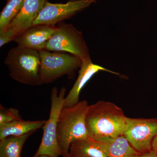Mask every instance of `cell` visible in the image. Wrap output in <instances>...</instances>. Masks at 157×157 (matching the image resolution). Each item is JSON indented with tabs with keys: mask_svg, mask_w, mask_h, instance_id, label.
I'll use <instances>...</instances> for the list:
<instances>
[{
	"mask_svg": "<svg viewBox=\"0 0 157 157\" xmlns=\"http://www.w3.org/2000/svg\"><path fill=\"white\" fill-rule=\"evenodd\" d=\"M46 121H14L10 123L0 125V140L9 136H20L42 128Z\"/></svg>",
	"mask_w": 157,
	"mask_h": 157,
	"instance_id": "13",
	"label": "cell"
},
{
	"mask_svg": "<svg viewBox=\"0 0 157 157\" xmlns=\"http://www.w3.org/2000/svg\"><path fill=\"white\" fill-rule=\"evenodd\" d=\"M46 1L47 0H25L19 13L5 31L11 32L16 37L32 26Z\"/></svg>",
	"mask_w": 157,
	"mask_h": 157,
	"instance_id": "11",
	"label": "cell"
},
{
	"mask_svg": "<svg viewBox=\"0 0 157 157\" xmlns=\"http://www.w3.org/2000/svg\"><path fill=\"white\" fill-rule=\"evenodd\" d=\"M5 63L14 80L32 86L41 85L39 51L17 45L9 50Z\"/></svg>",
	"mask_w": 157,
	"mask_h": 157,
	"instance_id": "3",
	"label": "cell"
},
{
	"mask_svg": "<svg viewBox=\"0 0 157 157\" xmlns=\"http://www.w3.org/2000/svg\"><path fill=\"white\" fill-rule=\"evenodd\" d=\"M56 29L55 25H34L15 37L14 42L18 46L40 51L45 50L46 44Z\"/></svg>",
	"mask_w": 157,
	"mask_h": 157,
	"instance_id": "9",
	"label": "cell"
},
{
	"mask_svg": "<svg viewBox=\"0 0 157 157\" xmlns=\"http://www.w3.org/2000/svg\"><path fill=\"white\" fill-rule=\"evenodd\" d=\"M66 89L62 88L58 92L56 87H53L51 94V107L49 118L42 128L43 136L39 148L33 156L41 155L49 157L63 156L57 140L58 121L61 110L63 107Z\"/></svg>",
	"mask_w": 157,
	"mask_h": 157,
	"instance_id": "4",
	"label": "cell"
},
{
	"mask_svg": "<svg viewBox=\"0 0 157 157\" xmlns=\"http://www.w3.org/2000/svg\"><path fill=\"white\" fill-rule=\"evenodd\" d=\"M25 0H8L0 14V33L5 30L19 13Z\"/></svg>",
	"mask_w": 157,
	"mask_h": 157,
	"instance_id": "16",
	"label": "cell"
},
{
	"mask_svg": "<svg viewBox=\"0 0 157 157\" xmlns=\"http://www.w3.org/2000/svg\"><path fill=\"white\" fill-rule=\"evenodd\" d=\"M15 35L9 31H4L0 33V47H2L7 43L15 39Z\"/></svg>",
	"mask_w": 157,
	"mask_h": 157,
	"instance_id": "18",
	"label": "cell"
},
{
	"mask_svg": "<svg viewBox=\"0 0 157 157\" xmlns=\"http://www.w3.org/2000/svg\"><path fill=\"white\" fill-rule=\"evenodd\" d=\"M18 109L14 108H6L0 105V125L10 123L21 120Z\"/></svg>",
	"mask_w": 157,
	"mask_h": 157,
	"instance_id": "17",
	"label": "cell"
},
{
	"mask_svg": "<svg viewBox=\"0 0 157 157\" xmlns=\"http://www.w3.org/2000/svg\"><path fill=\"white\" fill-rule=\"evenodd\" d=\"M39 53L41 85L52 83L65 75L72 77L75 70L81 67V60L71 54L45 49Z\"/></svg>",
	"mask_w": 157,
	"mask_h": 157,
	"instance_id": "5",
	"label": "cell"
},
{
	"mask_svg": "<svg viewBox=\"0 0 157 157\" xmlns=\"http://www.w3.org/2000/svg\"><path fill=\"white\" fill-rule=\"evenodd\" d=\"M152 150L155 152L157 154V135L155 137L152 144Z\"/></svg>",
	"mask_w": 157,
	"mask_h": 157,
	"instance_id": "20",
	"label": "cell"
},
{
	"mask_svg": "<svg viewBox=\"0 0 157 157\" xmlns=\"http://www.w3.org/2000/svg\"><path fill=\"white\" fill-rule=\"evenodd\" d=\"M94 140L108 157H132L140 153L132 147L124 135L114 137H102Z\"/></svg>",
	"mask_w": 157,
	"mask_h": 157,
	"instance_id": "12",
	"label": "cell"
},
{
	"mask_svg": "<svg viewBox=\"0 0 157 157\" xmlns=\"http://www.w3.org/2000/svg\"><path fill=\"white\" fill-rule=\"evenodd\" d=\"M45 50L67 52L81 60L90 56L89 50L79 32L71 24L59 23L46 44Z\"/></svg>",
	"mask_w": 157,
	"mask_h": 157,
	"instance_id": "6",
	"label": "cell"
},
{
	"mask_svg": "<svg viewBox=\"0 0 157 157\" xmlns=\"http://www.w3.org/2000/svg\"><path fill=\"white\" fill-rule=\"evenodd\" d=\"M38 157H49L47 156H45V155H41V156H39Z\"/></svg>",
	"mask_w": 157,
	"mask_h": 157,
	"instance_id": "21",
	"label": "cell"
},
{
	"mask_svg": "<svg viewBox=\"0 0 157 157\" xmlns=\"http://www.w3.org/2000/svg\"><path fill=\"white\" fill-rule=\"evenodd\" d=\"M124 135L136 151L144 153L152 150V144L157 135V118L126 117Z\"/></svg>",
	"mask_w": 157,
	"mask_h": 157,
	"instance_id": "7",
	"label": "cell"
},
{
	"mask_svg": "<svg viewBox=\"0 0 157 157\" xmlns=\"http://www.w3.org/2000/svg\"><path fill=\"white\" fill-rule=\"evenodd\" d=\"M34 133L20 136H9L0 140V157H21L25 141Z\"/></svg>",
	"mask_w": 157,
	"mask_h": 157,
	"instance_id": "15",
	"label": "cell"
},
{
	"mask_svg": "<svg viewBox=\"0 0 157 157\" xmlns=\"http://www.w3.org/2000/svg\"><path fill=\"white\" fill-rule=\"evenodd\" d=\"M96 2L97 0H71L65 4H52L46 1L33 25H55L73 17Z\"/></svg>",
	"mask_w": 157,
	"mask_h": 157,
	"instance_id": "8",
	"label": "cell"
},
{
	"mask_svg": "<svg viewBox=\"0 0 157 157\" xmlns=\"http://www.w3.org/2000/svg\"><path fill=\"white\" fill-rule=\"evenodd\" d=\"M69 157H108L95 140L88 137L71 144Z\"/></svg>",
	"mask_w": 157,
	"mask_h": 157,
	"instance_id": "14",
	"label": "cell"
},
{
	"mask_svg": "<svg viewBox=\"0 0 157 157\" xmlns=\"http://www.w3.org/2000/svg\"><path fill=\"white\" fill-rule=\"evenodd\" d=\"M99 71H106L115 75H120L100 65L93 63L90 56L82 60L78 77L73 87L65 97L63 107H70L78 103L81 90L90 79Z\"/></svg>",
	"mask_w": 157,
	"mask_h": 157,
	"instance_id": "10",
	"label": "cell"
},
{
	"mask_svg": "<svg viewBox=\"0 0 157 157\" xmlns=\"http://www.w3.org/2000/svg\"><path fill=\"white\" fill-rule=\"evenodd\" d=\"M132 157H157L156 153L151 150L150 151L144 153H140Z\"/></svg>",
	"mask_w": 157,
	"mask_h": 157,
	"instance_id": "19",
	"label": "cell"
},
{
	"mask_svg": "<svg viewBox=\"0 0 157 157\" xmlns=\"http://www.w3.org/2000/svg\"><path fill=\"white\" fill-rule=\"evenodd\" d=\"M88 104L86 101H79L70 107H63L59 115L57 140L63 157H69L71 144L89 137L86 124Z\"/></svg>",
	"mask_w": 157,
	"mask_h": 157,
	"instance_id": "2",
	"label": "cell"
},
{
	"mask_svg": "<svg viewBox=\"0 0 157 157\" xmlns=\"http://www.w3.org/2000/svg\"><path fill=\"white\" fill-rule=\"evenodd\" d=\"M126 117L122 109L112 102L99 101L89 105L86 116L89 137L97 140L124 135Z\"/></svg>",
	"mask_w": 157,
	"mask_h": 157,
	"instance_id": "1",
	"label": "cell"
}]
</instances>
